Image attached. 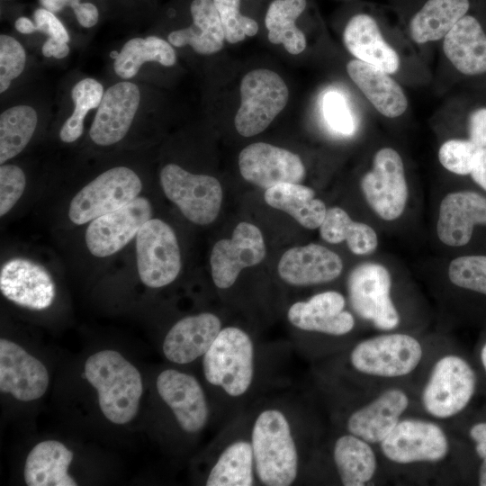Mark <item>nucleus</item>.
<instances>
[{"label":"nucleus","instance_id":"2f4dec72","mask_svg":"<svg viewBox=\"0 0 486 486\" xmlns=\"http://www.w3.org/2000/svg\"><path fill=\"white\" fill-rule=\"evenodd\" d=\"M469 7L468 0H428L410 22L412 40L423 44L444 38Z\"/></svg>","mask_w":486,"mask_h":486},{"label":"nucleus","instance_id":"cd10ccee","mask_svg":"<svg viewBox=\"0 0 486 486\" xmlns=\"http://www.w3.org/2000/svg\"><path fill=\"white\" fill-rule=\"evenodd\" d=\"M193 18L191 26L173 31L167 40L172 46L189 45L202 55L220 51L224 44L225 34L219 13L212 0H193L190 5Z\"/></svg>","mask_w":486,"mask_h":486},{"label":"nucleus","instance_id":"864d4df0","mask_svg":"<svg viewBox=\"0 0 486 486\" xmlns=\"http://www.w3.org/2000/svg\"><path fill=\"white\" fill-rule=\"evenodd\" d=\"M470 436L477 443L486 441V422L474 425L470 430Z\"/></svg>","mask_w":486,"mask_h":486},{"label":"nucleus","instance_id":"412c9836","mask_svg":"<svg viewBox=\"0 0 486 486\" xmlns=\"http://www.w3.org/2000/svg\"><path fill=\"white\" fill-rule=\"evenodd\" d=\"M221 329V320L213 313L202 312L184 317L166 333L162 345L163 353L172 363H191L203 356Z\"/></svg>","mask_w":486,"mask_h":486},{"label":"nucleus","instance_id":"f8f14e48","mask_svg":"<svg viewBox=\"0 0 486 486\" xmlns=\"http://www.w3.org/2000/svg\"><path fill=\"white\" fill-rule=\"evenodd\" d=\"M152 207L144 197H137L125 206L95 218L86 231L90 253L104 257L123 248L151 219Z\"/></svg>","mask_w":486,"mask_h":486},{"label":"nucleus","instance_id":"5701e85b","mask_svg":"<svg viewBox=\"0 0 486 486\" xmlns=\"http://www.w3.org/2000/svg\"><path fill=\"white\" fill-rule=\"evenodd\" d=\"M475 225H486V198L473 192H456L442 200L436 224L439 239L450 247L467 244Z\"/></svg>","mask_w":486,"mask_h":486},{"label":"nucleus","instance_id":"9b49d317","mask_svg":"<svg viewBox=\"0 0 486 486\" xmlns=\"http://www.w3.org/2000/svg\"><path fill=\"white\" fill-rule=\"evenodd\" d=\"M361 187L366 202L382 219L399 218L408 199L404 166L399 153L392 148L378 150L373 168L364 176Z\"/></svg>","mask_w":486,"mask_h":486},{"label":"nucleus","instance_id":"ddd939ff","mask_svg":"<svg viewBox=\"0 0 486 486\" xmlns=\"http://www.w3.org/2000/svg\"><path fill=\"white\" fill-rule=\"evenodd\" d=\"M384 455L392 462H436L448 451L444 431L435 423L420 419L400 420L381 442Z\"/></svg>","mask_w":486,"mask_h":486},{"label":"nucleus","instance_id":"a878e982","mask_svg":"<svg viewBox=\"0 0 486 486\" xmlns=\"http://www.w3.org/2000/svg\"><path fill=\"white\" fill-rule=\"evenodd\" d=\"M443 50L461 73L486 72V34L475 17L464 15L454 24L444 37Z\"/></svg>","mask_w":486,"mask_h":486},{"label":"nucleus","instance_id":"20e7f679","mask_svg":"<svg viewBox=\"0 0 486 486\" xmlns=\"http://www.w3.org/2000/svg\"><path fill=\"white\" fill-rule=\"evenodd\" d=\"M289 91L275 72L254 69L240 83V105L234 119L237 131L252 137L265 130L285 107Z\"/></svg>","mask_w":486,"mask_h":486},{"label":"nucleus","instance_id":"09e8293b","mask_svg":"<svg viewBox=\"0 0 486 486\" xmlns=\"http://www.w3.org/2000/svg\"><path fill=\"white\" fill-rule=\"evenodd\" d=\"M41 53L47 58H64L69 53L68 43L48 38L41 47Z\"/></svg>","mask_w":486,"mask_h":486},{"label":"nucleus","instance_id":"72a5a7b5","mask_svg":"<svg viewBox=\"0 0 486 486\" xmlns=\"http://www.w3.org/2000/svg\"><path fill=\"white\" fill-rule=\"evenodd\" d=\"M147 62H158L172 67L176 62V53L166 40L158 36L129 40L113 61L115 74L122 79L134 77Z\"/></svg>","mask_w":486,"mask_h":486},{"label":"nucleus","instance_id":"603ef678","mask_svg":"<svg viewBox=\"0 0 486 486\" xmlns=\"http://www.w3.org/2000/svg\"><path fill=\"white\" fill-rule=\"evenodd\" d=\"M14 27L16 31L22 34H31L37 32L35 22L25 16H21L16 19L14 22Z\"/></svg>","mask_w":486,"mask_h":486},{"label":"nucleus","instance_id":"6e6552de","mask_svg":"<svg viewBox=\"0 0 486 486\" xmlns=\"http://www.w3.org/2000/svg\"><path fill=\"white\" fill-rule=\"evenodd\" d=\"M422 357L419 342L406 334H387L358 343L350 353L352 366L363 374L397 377L412 372Z\"/></svg>","mask_w":486,"mask_h":486},{"label":"nucleus","instance_id":"c85d7f7f","mask_svg":"<svg viewBox=\"0 0 486 486\" xmlns=\"http://www.w3.org/2000/svg\"><path fill=\"white\" fill-rule=\"evenodd\" d=\"M73 453L57 440L37 444L29 453L24 480L29 486H76L68 473Z\"/></svg>","mask_w":486,"mask_h":486},{"label":"nucleus","instance_id":"79ce46f5","mask_svg":"<svg viewBox=\"0 0 486 486\" xmlns=\"http://www.w3.org/2000/svg\"><path fill=\"white\" fill-rule=\"evenodd\" d=\"M322 110L326 122L335 131L342 135H351L355 131V120L340 93L328 92L322 100Z\"/></svg>","mask_w":486,"mask_h":486},{"label":"nucleus","instance_id":"0eeeda50","mask_svg":"<svg viewBox=\"0 0 486 486\" xmlns=\"http://www.w3.org/2000/svg\"><path fill=\"white\" fill-rule=\"evenodd\" d=\"M139 276L150 288L171 284L181 269V255L173 229L159 219H150L136 235Z\"/></svg>","mask_w":486,"mask_h":486},{"label":"nucleus","instance_id":"de8ad7c7","mask_svg":"<svg viewBox=\"0 0 486 486\" xmlns=\"http://www.w3.org/2000/svg\"><path fill=\"white\" fill-rule=\"evenodd\" d=\"M470 140L482 148H486V108L472 112L469 117Z\"/></svg>","mask_w":486,"mask_h":486},{"label":"nucleus","instance_id":"9d476101","mask_svg":"<svg viewBox=\"0 0 486 486\" xmlns=\"http://www.w3.org/2000/svg\"><path fill=\"white\" fill-rule=\"evenodd\" d=\"M391 285L389 271L376 263L356 266L347 281L348 296L354 310L382 330L393 329L400 323L399 313L390 297Z\"/></svg>","mask_w":486,"mask_h":486},{"label":"nucleus","instance_id":"423d86ee","mask_svg":"<svg viewBox=\"0 0 486 486\" xmlns=\"http://www.w3.org/2000/svg\"><path fill=\"white\" fill-rule=\"evenodd\" d=\"M160 184L166 196L190 221L206 225L219 215L222 189L215 177L192 174L178 165L167 164L160 172Z\"/></svg>","mask_w":486,"mask_h":486},{"label":"nucleus","instance_id":"4be33fe9","mask_svg":"<svg viewBox=\"0 0 486 486\" xmlns=\"http://www.w3.org/2000/svg\"><path fill=\"white\" fill-rule=\"evenodd\" d=\"M277 268L285 283L306 286L333 281L341 274L343 263L336 253L326 247L309 244L285 251Z\"/></svg>","mask_w":486,"mask_h":486},{"label":"nucleus","instance_id":"c03bdc74","mask_svg":"<svg viewBox=\"0 0 486 486\" xmlns=\"http://www.w3.org/2000/svg\"><path fill=\"white\" fill-rule=\"evenodd\" d=\"M353 220L339 207L327 210L325 218L320 226L321 238L332 244H337L346 239V233Z\"/></svg>","mask_w":486,"mask_h":486},{"label":"nucleus","instance_id":"e433bc0d","mask_svg":"<svg viewBox=\"0 0 486 486\" xmlns=\"http://www.w3.org/2000/svg\"><path fill=\"white\" fill-rule=\"evenodd\" d=\"M104 93L103 85L92 77L81 79L73 86L71 98L74 110L59 130V138L63 142L71 143L81 137L87 112L98 108Z\"/></svg>","mask_w":486,"mask_h":486},{"label":"nucleus","instance_id":"4468645a","mask_svg":"<svg viewBox=\"0 0 486 486\" xmlns=\"http://www.w3.org/2000/svg\"><path fill=\"white\" fill-rule=\"evenodd\" d=\"M266 256V246L260 230L246 221L234 229L230 239L215 243L211 253L212 277L220 289H228L246 267L259 264Z\"/></svg>","mask_w":486,"mask_h":486},{"label":"nucleus","instance_id":"f3484780","mask_svg":"<svg viewBox=\"0 0 486 486\" xmlns=\"http://www.w3.org/2000/svg\"><path fill=\"white\" fill-rule=\"evenodd\" d=\"M157 390L172 410L178 425L186 433L202 431L209 419V406L204 391L197 379L176 369L160 373Z\"/></svg>","mask_w":486,"mask_h":486},{"label":"nucleus","instance_id":"3c124183","mask_svg":"<svg viewBox=\"0 0 486 486\" xmlns=\"http://www.w3.org/2000/svg\"><path fill=\"white\" fill-rule=\"evenodd\" d=\"M472 180L486 190V148H482L471 172Z\"/></svg>","mask_w":486,"mask_h":486},{"label":"nucleus","instance_id":"6e6d98bb","mask_svg":"<svg viewBox=\"0 0 486 486\" xmlns=\"http://www.w3.org/2000/svg\"><path fill=\"white\" fill-rule=\"evenodd\" d=\"M475 450L482 460H486V441L477 443Z\"/></svg>","mask_w":486,"mask_h":486},{"label":"nucleus","instance_id":"aec40b11","mask_svg":"<svg viewBox=\"0 0 486 486\" xmlns=\"http://www.w3.org/2000/svg\"><path fill=\"white\" fill-rule=\"evenodd\" d=\"M345 306L346 301L340 292L327 291L293 303L288 310L287 319L302 331L343 336L355 327V319L345 310Z\"/></svg>","mask_w":486,"mask_h":486},{"label":"nucleus","instance_id":"6ab92c4d","mask_svg":"<svg viewBox=\"0 0 486 486\" xmlns=\"http://www.w3.org/2000/svg\"><path fill=\"white\" fill-rule=\"evenodd\" d=\"M2 294L17 305L40 310L55 298V284L41 266L25 258L7 261L0 271Z\"/></svg>","mask_w":486,"mask_h":486},{"label":"nucleus","instance_id":"37998d69","mask_svg":"<svg viewBox=\"0 0 486 486\" xmlns=\"http://www.w3.org/2000/svg\"><path fill=\"white\" fill-rule=\"evenodd\" d=\"M26 177L21 167L3 164L0 167V216L6 214L21 198Z\"/></svg>","mask_w":486,"mask_h":486},{"label":"nucleus","instance_id":"49530a36","mask_svg":"<svg viewBox=\"0 0 486 486\" xmlns=\"http://www.w3.org/2000/svg\"><path fill=\"white\" fill-rule=\"evenodd\" d=\"M33 22L37 32L45 33L48 38L69 42L70 38L67 29L54 13L43 7L38 8L33 13Z\"/></svg>","mask_w":486,"mask_h":486},{"label":"nucleus","instance_id":"7c9ffc66","mask_svg":"<svg viewBox=\"0 0 486 486\" xmlns=\"http://www.w3.org/2000/svg\"><path fill=\"white\" fill-rule=\"evenodd\" d=\"M315 192L305 185L283 183L266 189V202L274 209L285 212L306 229L313 230L321 225L327 208L314 197Z\"/></svg>","mask_w":486,"mask_h":486},{"label":"nucleus","instance_id":"bb28decb","mask_svg":"<svg viewBox=\"0 0 486 486\" xmlns=\"http://www.w3.org/2000/svg\"><path fill=\"white\" fill-rule=\"evenodd\" d=\"M350 78L382 115L400 116L408 107V99L400 86L385 71L358 59L346 64Z\"/></svg>","mask_w":486,"mask_h":486},{"label":"nucleus","instance_id":"1a4fd4ad","mask_svg":"<svg viewBox=\"0 0 486 486\" xmlns=\"http://www.w3.org/2000/svg\"><path fill=\"white\" fill-rule=\"evenodd\" d=\"M475 385L476 376L468 363L457 356H446L434 365L422 393L423 406L434 417H452L469 403Z\"/></svg>","mask_w":486,"mask_h":486},{"label":"nucleus","instance_id":"f257e3e1","mask_svg":"<svg viewBox=\"0 0 486 486\" xmlns=\"http://www.w3.org/2000/svg\"><path fill=\"white\" fill-rule=\"evenodd\" d=\"M248 434L257 482L292 485L299 476L300 453L290 415L278 406L265 407L254 418Z\"/></svg>","mask_w":486,"mask_h":486},{"label":"nucleus","instance_id":"5fc2aeb1","mask_svg":"<svg viewBox=\"0 0 486 486\" xmlns=\"http://www.w3.org/2000/svg\"><path fill=\"white\" fill-rule=\"evenodd\" d=\"M479 484L486 486V460H483L479 473Z\"/></svg>","mask_w":486,"mask_h":486},{"label":"nucleus","instance_id":"c9c22d12","mask_svg":"<svg viewBox=\"0 0 486 486\" xmlns=\"http://www.w3.org/2000/svg\"><path fill=\"white\" fill-rule=\"evenodd\" d=\"M38 114L27 104H18L3 111L0 115V163L20 154L30 142L36 130Z\"/></svg>","mask_w":486,"mask_h":486},{"label":"nucleus","instance_id":"473e14b6","mask_svg":"<svg viewBox=\"0 0 486 486\" xmlns=\"http://www.w3.org/2000/svg\"><path fill=\"white\" fill-rule=\"evenodd\" d=\"M333 459L345 486L364 485L375 472L376 458L368 442L350 433L336 440Z\"/></svg>","mask_w":486,"mask_h":486},{"label":"nucleus","instance_id":"dca6fc26","mask_svg":"<svg viewBox=\"0 0 486 486\" xmlns=\"http://www.w3.org/2000/svg\"><path fill=\"white\" fill-rule=\"evenodd\" d=\"M140 101V89L130 81H121L108 87L89 130L91 140L102 147L121 141L134 121Z\"/></svg>","mask_w":486,"mask_h":486},{"label":"nucleus","instance_id":"c756f323","mask_svg":"<svg viewBox=\"0 0 486 486\" xmlns=\"http://www.w3.org/2000/svg\"><path fill=\"white\" fill-rule=\"evenodd\" d=\"M255 459L248 437L227 443L215 459L207 475L206 486H252L256 484Z\"/></svg>","mask_w":486,"mask_h":486},{"label":"nucleus","instance_id":"393cba45","mask_svg":"<svg viewBox=\"0 0 486 486\" xmlns=\"http://www.w3.org/2000/svg\"><path fill=\"white\" fill-rule=\"evenodd\" d=\"M343 41L356 59L388 74L398 71V53L384 40L376 21L371 15L358 14L351 17L344 30Z\"/></svg>","mask_w":486,"mask_h":486},{"label":"nucleus","instance_id":"7ed1b4c3","mask_svg":"<svg viewBox=\"0 0 486 486\" xmlns=\"http://www.w3.org/2000/svg\"><path fill=\"white\" fill-rule=\"evenodd\" d=\"M256 346L244 329L222 328L202 356L206 381L230 398L246 395L256 375Z\"/></svg>","mask_w":486,"mask_h":486},{"label":"nucleus","instance_id":"a211bd4d","mask_svg":"<svg viewBox=\"0 0 486 486\" xmlns=\"http://www.w3.org/2000/svg\"><path fill=\"white\" fill-rule=\"evenodd\" d=\"M45 365L19 345L0 339V391L22 401L40 398L47 391Z\"/></svg>","mask_w":486,"mask_h":486},{"label":"nucleus","instance_id":"39448f33","mask_svg":"<svg viewBox=\"0 0 486 486\" xmlns=\"http://www.w3.org/2000/svg\"><path fill=\"white\" fill-rule=\"evenodd\" d=\"M141 189V180L134 170L127 166L112 167L73 197L68 217L76 225L85 224L130 203Z\"/></svg>","mask_w":486,"mask_h":486},{"label":"nucleus","instance_id":"ea45409f","mask_svg":"<svg viewBox=\"0 0 486 486\" xmlns=\"http://www.w3.org/2000/svg\"><path fill=\"white\" fill-rule=\"evenodd\" d=\"M482 148L471 140H449L438 150V159L448 171L457 175L471 174Z\"/></svg>","mask_w":486,"mask_h":486},{"label":"nucleus","instance_id":"4c0bfd02","mask_svg":"<svg viewBox=\"0 0 486 486\" xmlns=\"http://www.w3.org/2000/svg\"><path fill=\"white\" fill-rule=\"evenodd\" d=\"M223 27L225 40L235 44L246 36H255L258 32L257 22L240 14L241 0H212Z\"/></svg>","mask_w":486,"mask_h":486},{"label":"nucleus","instance_id":"f03ea898","mask_svg":"<svg viewBox=\"0 0 486 486\" xmlns=\"http://www.w3.org/2000/svg\"><path fill=\"white\" fill-rule=\"evenodd\" d=\"M85 376L98 393L103 414L114 424H126L136 416L142 395L138 369L120 353L103 350L90 356Z\"/></svg>","mask_w":486,"mask_h":486},{"label":"nucleus","instance_id":"f704fd0d","mask_svg":"<svg viewBox=\"0 0 486 486\" xmlns=\"http://www.w3.org/2000/svg\"><path fill=\"white\" fill-rule=\"evenodd\" d=\"M306 0H273L266 11L265 23L268 40L273 44H283L292 55L306 48V38L295 24L306 8Z\"/></svg>","mask_w":486,"mask_h":486},{"label":"nucleus","instance_id":"a19ab883","mask_svg":"<svg viewBox=\"0 0 486 486\" xmlns=\"http://www.w3.org/2000/svg\"><path fill=\"white\" fill-rule=\"evenodd\" d=\"M26 52L23 46L14 37L0 36V93H4L12 82L24 70Z\"/></svg>","mask_w":486,"mask_h":486},{"label":"nucleus","instance_id":"2eb2a0df","mask_svg":"<svg viewBox=\"0 0 486 486\" xmlns=\"http://www.w3.org/2000/svg\"><path fill=\"white\" fill-rule=\"evenodd\" d=\"M238 166L245 180L265 189L283 183L299 184L305 176L298 155L265 142L244 148L238 156Z\"/></svg>","mask_w":486,"mask_h":486},{"label":"nucleus","instance_id":"b1692460","mask_svg":"<svg viewBox=\"0 0 486 486\" xmlns=\"http://www.w3.org/2000/svg\"><path fill=\"white\" fill-rule=\"evenodd\" d=\"M408 404L409 399L402 391H385L349 416L347 430L368 443L382 442L398 424Z\"/></svg>","mask_w":486,"mask_h":486},{"label":"nucleus","instance_id":"8fccbe9b","mask_svg":"<svg viewBox=\"0 0 486 486\" xmlns=\"http://www.w3.org/2000/svg\"><path fill=\"white\" fill-rule=\"evenodd\" d=\"M40 5L52 12L58 13L62 11L65 7L69 6L74 14H76L83 5V3L80 0H39Z\"/></svg>","mask_w":486,"mask_h":486},{"label":"nucleus","instance_id":"4d7b16f0","mask_svg":"<svg viewBox=\"0 0 486 486\" xmlns=\"http://www.w3.org/2000/svg\"><path fill=\"white\" fill-rule=\"evenodd\" d=\"M481 358H482V362L484 366V369L486 371V344L482 349Z\"/></svg>","mask_w":486,"mask_h":486},{"label":"nucleus","instance_id":"a18cd8bd","mask_svg":"<svg viewBox=\"0 0 486 486\" xmlns=\"http://www.w3.org/2000/svg\"><path fill=\"white\" fill-rule=\"evenodd\" d=\"M348 248L356 255H366L374 252L378 245L374 230L363 222L352 221L346 236Z\"/></svg>","mask_w":486,"mask_h":486},{"label":"nucleus","instance_id":"58836bf2","mask_svg":"<svg viewBox=\"0 0 486 486\" xmlns=\"http://www.w3.org/2000/svg\"><path fill=\"white\" fill-rule=\"evenodd\" d=\"M448 275L454 284L486 295V256L454 259L449 265Z\"/></svg>","mask_w":486,"mask_h":486}]
</instances>
